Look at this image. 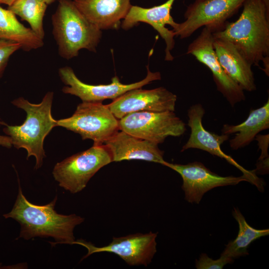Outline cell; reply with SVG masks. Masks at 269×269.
<instances>
[{"mask_svg": "<svg viewBox=\"0 0 269 269\" xmlns=\"http://www.w3.org/2000/svg\"><path fill=\"white\" fill-rule=\"evenodd\" d=\"M175 0H167L163 4L150 8L132 5L121 24L122 28L126 30L138 25L140 22L150 25L165 41L166 61H172L174 59L171 51L175 45L174 37L175 35L172 30H169L165 26L169 25L173 27L176 23L170 14Z\"/></svg>", "mask_w": 269, "mask_h": 269, "instance_id": "15", "label": "cell"}, {"mask_svg": "<svg viewBox=\"0 0 269 269\" xmlns=\"http://www.w3.org/2000/svg\"><path fill=\"white\" fill-rule=\"evenodd\" d=\"M265 5L267 10L269 11V0H262Z\"/></svg>", "mask_w": 269, "mask_h": 269, "instance_id": "28", "label": "cell"}, {"mask_svg": "<svg viewBox=\"0 0 269 269\" xmlns=\"http://www.w3.org/2000/svg\"><path fill=\"white\" fill-rule=\"evenodd\" d=\"M0 145L6 148H10L12 146L10 138L7 135H0Z\"/></svg>", "mask_w": 269, "mask_h": 269, "instance_id": "26", "label": "cell"}, {"mask_svg": "<svg viewBox=\"0 0 269 269\" xmlns=\"http://www.w3.org/2000/svg\"><path fill=\"white\" fill-rule=\"evenodd\" d=\"M119 130L158 145L168 136H180L185 124L172 111L137 112L119 120Z\"/></svg>", "mask_w": 269, "mask_h": 269, "instance_id": "8", "label": "cell"}, {"mask_svg": "<svg viewBox=\"0 0 269 269\" xmlns=\"http://www.w3.org/2000/svg\"><path fill=\"white\" fill-rule=\"evenodd\" d=\"M111 162V156L105 145L94 144L90 148L57 163L52 174L61 187L76 193L86 187L101 168Z\"/></svg>", "mask_w": 269, "mask_h": 269, "instance_id": "5", "label": "cell"}, {"mask_svg": "<svg viewBox=\"0 0 269 269\" xmlns=\"http://www.w3.org/2000/svg\"><path fill=\"white\" fill-rule=\"evenodd\" d=\"M177 96L160 87L151 90L135 88L128 91L107 105L119 120L137 112H174Z\"/></svg>", "mask_w": 269, "mask_h": 269, "instance_id": "14", "label": "cell"}, {"mask_svg": "<svg viewBox=\"0 0 269 269\" xmlns=\"http://www.w3.org/2000/svg\"><path fill=\"white\" fill-rule=\"evenodd\" d=\"M47 5L54 2L56 0H43Z\"/></svg>", "mask_w": 269, "mask_h": 269, "instance_id": "29", "label": "cell"}, {"mask_svg": "<svg viewBox=\"0 0 269 269\" xmlns=\"http://www.w3.org/2000/svg\"><path fill=\"white\" fill-rule=\"evenodd\" d=\"M232 215L239 225L238 236L226 245L221 255V257L228 260L231 263L236 259L249 255L247 249L252 242L269 234L268 229L258 230L250 226L238 208H234Z\"/></svg>", "mask_w": 269, "mask_h": 269, "instance_id": "21", "label": "cell"}, {"mask_svg": "<svg viewBox=\"0 0 269 269\" xmlns=\"http://www.w3.org/2000/svg\"><path fill=\"white\" fill-rule=\"evenodd\" d=\"M212 31L204 26L200 35L188 46L187 54L192 55L211 71L217 90L233 107L245 100L244 90L225 72L213 46Z\"/></svg>", "mask_w": 269, "mask_h": 269, "instance_id": "11", "label": "cell"}, {"mask_svg": "<svg viewBox=\"0 0 269 269\" xmlns=\"http://www.w3.org/2000/svg\"><path fill=\"white\" fill-rule=\"evenodd\" d=\"M131 0H73L92 23L101 30L116 29L132 6Z\"/></svg>", "mask_w": 269, "mask_h": 269, "instance_id": "17", "label": "cell"}, {"mask_svg": "<svg viewBox=\"0 0 269 269\" xmlns=\"http://www.w3.org/2000/svg\"><path fill=\"white\" fill-rule=\"evenodd\" d=\"M54 93L48 92L39 104H33L23 97L13 100L11 104L23 110L26 117L19 126L4 124L3 131L17 149L23 148L27 152V159L33 156L36 159L35 169L40 168L46 157L44 140L53 128L57 127V120L51 114Z\"/></svg>", "mask_w": 269, "mask_h": 269, "instance_id": "3", "label": "cell"}, {"mask_svg": "<svg viewBox=\"0 0 269 269\" xmlns=\"http://www.w3.org/2000/svg\"><path fill=\"white\" fill-rule=\"evenodd\" d=\"M21 49L19 43L0 38V77H1L10 56Z\"/></svg>", "mask_w": 269, "mask_h": 269, "instance_id": "23", "label": "cell"}, {"mask_svg": "<svg viewBox=\"0 0 269 269\" xmlns=\"http://www.w3.org/2000/svg\"><path fill=\"white\" fill-rule=\"evenodd\" d=\"M103 144L109 151L112 162L141 160L163 165L165 161L164 151L158 148V144L123 131L117 132Z\"/></svg>", "mask_w": 269, "mask_h": 269, "instance_id": "16", "label": "cell"}, {"mask_svg": "<svg viewBox=\"0 0 269 269\" xmlns=\"http://www.w3.org/2000/svg\"><path fill=\"white\" fill-rule=\"evenodd\" d=\"M269 128V99L261 107L251 110L244 122L237 125L225 124L221 132L229 135L236 133L229 143L231 148L237 150L249 145L260 132Z\"/></svg>", "mask_w": 269, "mask_h": 269, "instance_id": "19", "label": "cell"}, {"mask_svg": "<svg viewBox=\"0 0 269 269\" xmlns=\"http://www.w3.org/2000/svg\"><path fill=\"white\" fill-rule=\"evenodd\" d=\"M158 233H136L121 237H113L107 246L97 247L83 240L75 241L74 244L83 246L88 250L84 259L92 254L109 252L119 256L130 266L143 265L147 267L156 252V238Z\"/></svg>", "mask_w": 269, "mask_h": 269, "instance_id": "12", "label": "cell"}, {"mask_svg": "<svg viewBox=\"0 0 269 269\" xmlns=\"http://www.w3.org/2000/svg\"><path fill=\"white\" fill-rule=\"evenodd\" d=\"M51 21L52 34L61 57L71 59L82 49L96 51L102 31L85 17L73 0H58Z\"/></svg>", "mask_w": 269, "mask_h": 269, "instance_id": "4", "label": "cell"}, {"mask_svg": "<svg viewBox=\"0 0 269 269\" xmlns=\"http://www.w3.org/2000/svg\"><path fill=\"white\" fill-rule=\"evenodd\" d=\"M47 4L43 0H16L7 9L27 21L32 30L43 39V18Z\"/></svg>", "mask_w": 269, "mask_h": 269, "instance_id": "22", "label": "cell"}, {"mask_svg": "<svg viewBox=\"0 0 269 269\" xmlns=\"http://www.w3.org/2000/svg\"><path fill=\"white\" fill-rule=\"evenodd\" d=\"M163 165L180 175L183 180L182 189L184 192L185 199L190 203L199 204L204 194L213 188L235 185L242 181L249 182L244 175L238 177L220 176L197 161L186 164L165 161Z\"/></svg>", "mask_w": 269, "mask_h": 269, "instance_id": "13", "label": "cell"}, {"mask_svg": "<svg viewBox=\"0 0 269 269\" xmlns=\"http://www.w3.org/2000/svg\"><path fill=\"white\" fill-rule=\"evenodd\" d=\"M246 0H195L187 7L185 20L172 27L175 36L181 39L191 36L205 26L213 32L223 28L228 19L235 14Z\"/></svg>", "mask_w": 269, "mask_h": 269, "instance_id": "7", "label": "cell"}, {"mask_svg": "<svg viewBox=\"0 0 269 269\" xmlns=\"http://www.w3.org/2000/svg\"><path fill=\"white\" fill-rule=\"evenodd\" d=\"M228 264L232 263L222 257L214 260L209 258L207 254H202L199 259L196 260L195 267L197 269H222Z\"/></svg>", "mask_w": 269, "mask_h": 269, "instance_id": "24", "label": "cell"}, {"mask_svg": "<svg viewBox=\"0 0 269 269\" xmlns=\"http://www.w3.org/2000/svg\"><path fill=\"white\" fill-rule=\"evenodd\" d=\"M57 127L79 134L82 139L103 144L118 131L119 120L102 102H82L70 117L57 120Z\"/></svg>", "mask_w": 269, "mask_h": 269, "instance_id": "6", "label": "cell"}, {"mask_svg": "<svg viewBox=\"0 0 269 269\" xmlns=\"http://www.w3.org/2000/svg\"><path fill=\"white\" fill-rule=\"evenodd\" d=\"M214 48L218 60L227 75L244 91L256 90L252 65L230 42L214 38Z\"/></svg>", "mask_w": 269, "mask_h": 269, "instance_id": "18", "label": "cell"}, {"mask_svg": "<svg viewBox=\"0 0 269 269\" xmlns=\"http://www.w3.org/2000/svg\"><path fill=\"white\" fill-rule=\"evenodd\" d=\"M147 68V75L143 80L130 84L122 83L117 76L112 79L109 84L90 85L81 81L76 75L73 69L64 66L59 69L58 74L62 82L66 85L62 89L65 94L79 97L82 102H102L106 99H115L126 92L135 88H140L153 81L160 80L159 72H152Z\"/></svg>", "mask_w": 269, "mask_h": 269, "instance_id": "9", "label": "cell"}, {"mask_svg": "<svg viewBox=\"0 0 269 269\" xmlns=\"http://www.w3.org/2000/svg\"><path fill=\"white\" fill-rule=\"evenodd\" d=\"M235 21L227 22L213 32L214 38L232 43L253 65L269 75V11L262 0H246Z\"/></svg>", "mask_w": 269, "mask_h": 269, "instance_id": "1", "label": "cell"}, {"mask_svg": "<svg viewBox=\"0 0 269 269\" xmlns=\"http://www.w3.org/2000/svg\"><path fill=\"white\" fill-rule=\"evenodd\" d=\"M0 38L19 43L21 49L29 51L42 47L43 39L40 38L31 28L25 27L8 9L0 6Z\"/></svg>", "mask_w": 269, "mask_h": 269, "instance_id": "20", "label": "cell"}, {"mask_svg": "<svg viewBox=\"0 0 269 269\" xmlns=\"http://www.w3.org/2000/svg\"><path fill=\"white\" fill-rule=\"evenodd\" d=\"M205 111L200 104L191 106L188 110V126L191 133L188 140L182 146L181 151L190 148H197L207 151L211 154L225 159L230 164L239 169L249 179V182L259 189L264 190L262 179L256 175L255 170H248L237 163L231 156L226 154L221 148V145L229 138V135H219L206 130L202 124Z\"/></svg>", "mask_w": 269, "mask_h": 269, "instance_id": "10", "label": "cell"}, {"mask_svg": "<svg viewBox=\"0 0 269 269\" xmlns=\"http://www.w3.org/2000/svg\"><path fill=\"white\" fill-rule=\"evenodd\" d=\"M57 196L50 203L39 205L25 198L18 180V193L11 210L3 215L5 219L16 220L21 226L18 238L28 240L33 238L52 237L56 244H73L75 227L84 221L76 214H60L55 210Z\"/></svg>", "mask_w": 269, "mask_h": 269, "instance_id": "2", "label": "cell"}, {"mask_svg": "<svg viewBox=\"0 0 269 269\" xmlns=\"http://www.w3.org/2000/svg\"><path fill=\"white\" fill-rule=\"evenodd\" d=\"M16 0H0V4H4L8 6L11 5Z\"/></svg>", "mask_w": 269, "mask_h": 269, "instance_id": "27", "label": "cell"}, {"mask_svg": "<svg viewBox=\"0 0 269 269\" xmlns=\"http://www.w3.org/2000/svg\"><path fill=\"white\" fill-rule=\"evenodd\" d=\"M256 137L258 141L259 146L262 150L261 155L259 158V162L257 164V168L263 170L269 168V155L268 154L269 134L257 135Z\"/></svg>", "mask_w": 269, "mask_h": 269, "instance_id": "25", "label": "cell"}]
</instances>
